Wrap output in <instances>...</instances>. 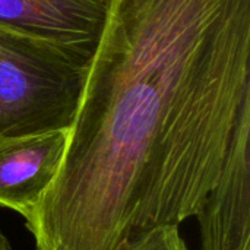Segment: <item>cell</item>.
Listing matches in <instances>:
<instances>
[{"instance_id":"cell-2","label":"cell","mask_w":250,"mask_h":250,"mask_svg":"<svg viewBox=\"0 0 250 250\" xmlns=\"http://www.w3.org/2000/svg\"><path fill=\"white\" fill-rule=\"evenodd\" d=\"M89 63L0 22V135L69 129Z\"/></svg>"},{"instance_id":"cell-3","label":"cell","mask_w":250,"mask_h":250,"mask_svg":"<svg viewBox=\"0 0 250 250\" xmlns=\"http://www.w3.org/2000/svg\"><path fill=\"white\" fill-rule=\"evenodd\" d=\"M250 114L234 133L217 183L196 218L201 250H250Z\"/></svg>"},{"instance_id":"cell-7","label":"cell","mask_w":250,"mask_h":250,"mask_svg":"<svg viewBox=\"0 0 250 250\" xmlns=\"http://www.w3.org/2000/svg\"><path fill=\"white\" fill-rule=\"evenodd\" d=\"M0 250H10V245L4 237V234L1 233V230H0Z\"/></svg>"},{"instance_id":"cell-6","label":"cell","mask_w":250,"mask_h":250,"mask_svg":"<svg viewBox=\"0 0 250 250\" xmlns=\"http://www.w3.org/2000/svg\"><path fill=\"white\" fill-rule=\"evenodd\" d=\"M125 250H188V246L179 227H164L139 236Z\"/></svg>"},{"instance_id":"cell-1","label":"cell","mask_w":250,"mask_h":250,"mask_svg":"<svg viewBox=\"0 0 250 250\" xmlns=\"http://www.w3.org/2000/svg\"><path fill=\"white\" fill-rule=\"evenodd\" d=\"M250 114V0H111L37 250H125L196 217Z\"/></svg>"},{"instance_id":"cell-5","label":"cell","mask_w":250,"mask_h":250,"mask_svg":"<svg viewBox=\"0 0 250 250\" xmlns=\"http://www.w3.org/2000/svg\"><path fill=\"white\" fill-rule=\"evenodd\" d=\"M111 0H0V22L91 62Z\"/></svg>"},{"instance_id":"cell-4","label":"cell","mask_w":250,"mask_h":250,"mask_svg":"<svg viewBox=\"0 0 250 250\" xmlns=\"http://www.w3.org/2000/svg\"><path fill=\"white\" fill-rule=\"evenodd\" d=\"M69 129L0 135V207L18 212L25 224L34 218L57 179Z\"/></svg>"}]
</instances>
